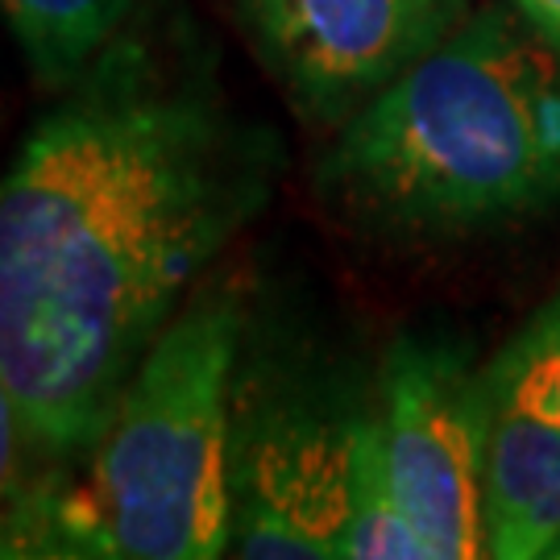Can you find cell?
I'll return each mask as SVG.
<instances>
[{"instance_id": "obj_1", "label": "cell", "mask_w": 560, "mask_h": 560, "mask_svg": "<svg viewBox=\"0 0 560 560\" xmlns=\"http://www.w3.org/2000/svg\"><path fill=\"white\" fill-rule=\"evenodd\" d=\"M270 191L266 141L141 4L0 175V374L80 474L145 349Z\"/></svg>"}, {"instance_id": "obj_2", "label": "cell", "mask_w": 560, "mask_h": 560, "mask_svg": "<svg viewBox=\"0 0 560 560\" xmlns=\"http://www.w3.org/2000/svg\"><path fill=\"white\" fill-rule=\"evenodd\" d=\"M316 187L395 237H453L560 200V59L506 4H478L328 133Z\"/></svg>"}, {"instance_id": "obj_3", "label": "cell", "mask_w": 560, "mask_h": 560, "mask_svg": "<svg viewBox=\"0 0 560 560\" xmlns=\"http://www.w3.org/2000/svg\"><path fill=\"white\" fill-rule=\"evenodd\" d=\"M245 337V295L217 279L183 300L138 361L80 469L108 560L229 557V444Z\"/></svg>"}, {"instance_id": "obj_4", "label": "cell", "mask_w": 560, "mask_h": 560, "mask_svg": "<svg viewBox=\"0 0 560 560\" xmlns=\"http://www.w3.org/2000/svg\"><path fill=\"white\" fill-rule=\"evenodd\" d=\"M365 411L324 378L282 358H258L245 337L233 390L229 557L337 560L353 432Z\"/></svg>"}, {"instance_id": "obj_5", "label": "cell", "mask_w": 560, "mask_h": 560, "mask_svg": "<svg viewBox=\"0 0 560 560\" xmlns=\"http://www.w3.org/2000/svg\"><path fill=\"white\" fill-rule=\"evenodd\" d=\"M478 0H237V21L303 125H337L441 46Z\"/></svg>"}, {"instance_id": "obj_6", "label": "cell", "mask_w": 560, "mask_h": 560, "mask_svg": "<svg viewBox=\"0 0 560 560\" xmlns=\"http://www.w3.org/2000/svg\"><path fill=\"white\" fill-rule=\"evenodd\" d=\"M374 416L428 560L481 557L478 370L453 345L399 337L382 361Z\"/></svg>"}, {"instance_id": "obj_7", "label": "cell", "mask_w": 560, "mask_h": 560, "mask_svg": "<svg viewBox=\"0 0 560 560\" xmlns=\"http://www.w3.org/2000/svg\"><path fill=\"white\" fill-rule=\"evenodd\" d=\"M481 557L560 552V416L490 358L478 370Z\"/></svg>"}, {"instance_id": "obj_8", "label": "cell", "mask_w": 560, "mask_h": 560, "mask_svg": "<svg viewBox=\"0 0 560 560\" xmlns=\"http://www.w3.org/2000/svg\"><path fill=\"white\" fill-rule=\"evenodd\" d=\"M0 557H104L80 474L38 448L18 390L0 374Z\"/></svg>"}, {"instance_id": "obj_9", "label": "cell", "mask_w": 560, "mask_h": 560, "mask_svg": "<svg viewBox=\"0 0 560 560\" xmlns=\"http://www.w3.org/2000/svg\"><path fill=\"white\" fill-rule=\"evenodd\" d=\"M141 0H0V21L42 88L62 92L133 21Z\"/></svg>"}, {"instance_id": "obj_10", "label": "cell", "mask_w": 560, "mask_h": 560, "mask_svg": "<svg viewBox=\"0 0 560 560\" xmlns=\"http://www.w3.org/2000/svg\"><path fill=\"white\" fill-rule=\"evenodd\" d=\"M340 560H428V548H423L416 523L407 520L395 478H390L374 399L365 402L358 432H353Z\"/></svg>"}, {"instance_id": "obj_11", "label": "cell", "mask_w": 560, "mask_h": 560, "mask_svg": "<svg viewBox=\"0 0 560 560\" xmlns=\"http://www.w3.org/2000/svg\"><path fill=\"white\" fill-rule=\"evenodd\" d=\"M494 361L523 382L527 395H536L552 416H560V291L502 345Z\"/></svg>"}, {"instance_id": "obj_12", "label": "cell", "mask_w": 560, "mask_h": 560, "mask_svg": "<svg viewBox=\"0 0 560 560\" xmlns=\"http://www.w3.org/2000/svg\"><path fill=\"white\" fill-rule=\"evenodd\" d=\"M520 9V18L540 34L560 59V0H511Z\"/></svg>"}]
</instances>
